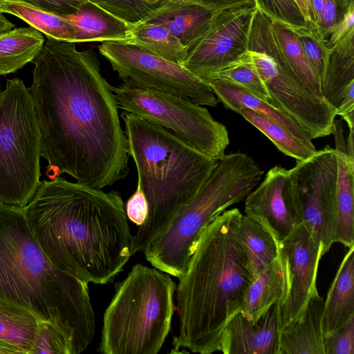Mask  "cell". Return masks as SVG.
I'll use <instances>...</instances> for the list:
<instances>
[{
    "label": "cell",
    "mask_w": 354,
    "mask_h": 354,
    "mask_svg": "<svg viewBox=\"0 0 354 354\" xmlns=\"http://www.w3.org/2000/svg\"><path fill=\"white\" fill-rule=\"evenodd\" d=\"M354 85V30L330 49L321 81L323 97L336 110Z\"/></svg>",
    "instance_id": "obj_22"
},
{
    "label": "cell",
    "mask_w": 354,
    "mask_h": 354,
    "mask_svg": "<svg viewBox=\"0 0 354 354\" xmlns=\"http://www.w3.org/2000/svg\"><path fill=\"white\" fill-rule=\"evenodd\" d=\"M244 210L279 242L303 222L288 170L278 165L271 168L259 186L248 194Z\"/></svg>",
    "instance_id": "obj_15"
},
{
    "label": "cell",
    "mask_w": 354,
    "mask_h": 354,
    "mask_svg": "<svg viewBox=\"0 0 354 354\" xmlns=\"http://www.w3.org/2000/svg\"><path fill=\"white\" fill-rule=\"evenodd\" d=\"M45 39L35 28H18L0 34V75L23 68L41 52Z\"/></svg>",
    "instance_id": "obj_23"
},
{
    "label": "cell",
    "mask_w": 354,
    "mask_h": 354,
    "mask_svg": "<svg viewBox=\"0 0 354 354\" xmlns=\"http://www.w3.org/2000/svg\"><path fill=\"white\" fill-rule=\"evenodd\" d=\"M38 321L28 311L0 299V339L29 354Z\"/></svg>",
    "instance_id": "obj_30"
},
{
    "label": "cell",
    "mask_w": 354,
    "mask_h": 354,
    "mask_svg": "<svg viewBox=\"0 0 354 354\" xmlns=\"http://www.w3.org/2000/svg\"><path fill=\"white\" fill-rule=\"evenodd\" d=\"M177 285L169 274L134 265L105 310L99 352L157 354L171 329Z\"/></svg>",
    "instance_id": "obj_7"
},
{
    "label": "cell",
    "mask_w": 354,
    "mask_h": 354,
    "mask_svg": "<svg viewBox=\"0 0 354 354\" xmlns=\"http://www.w3.org/2000/svg\"><path fill=\"white\" fill-rule=\"evenodd\" d=\"M283 327L280 299L255 322L239 312L222 333L219 351L225 354H279Z\"/></svg>",
    "instance_id": "obj_16"
},
{
    "label": "cell",
    "mask_w": 354,
    "mask_h": 354,
    "mask_svg": "<svg viewBox=\"0 0 354 354\" xmlns=\"http://www.w3.org/2000/svg\"><path fill=\"white\" fill-rule=\"evenodd\" d=\"M240 236L254 276L278 258L279 241L259 221L246 214H242L241 218Z\"/></svg>",
    "instance_id": "obj_27"
},
{
    "label": "cell",
    "mask_w": 354,
    "mask_h": 354,
    "mask_svg": "<svg viewBox=\"0 0 354 354\" xmlns=\"http://www.w3.org/2000/svg\"><path fill=\"white\" fill-rule=\"evenodd\" d=\"M29 354H75L71 339L48 322L39 321Z\"/></svg>",
    "instance_id": "obj_33"
},
{
    "label": "cell",
    "mask_w": 354,
    "mask_h": 354,
    "mask_svg": "<svg viewBox=\"0 0 354 354\" xmlns=\"http://www.w3.org/2000/svg\"><path fill=\"white\" fill-rule=\"evenodd\" d=\"M337 152L326 146L308 158L297 160L288 176L303 223L322 248L324 255L336 243Z\"/></svg>",
    "instance_id": "obj_12"
},
{
    "label": "cell",
    "mask_w": 354,
    "mask_h": 354,
    "mask_svg": "<svg viewBox=\"0 0 354 354\" xmlns=\"http://www.w3.org/2000/svg\"><path fill=\"white\" fill-rule=\"evenodd\" d=\"M122 81L112 86L119 109L165 128L212 158L220 160L225 155L228 131L206 108L129 79Z\"/></svg>",
    "instance_id": "obj_10"
},
{
    "label": "cell",
    "mask_w": 354,
    "mask_h": 354,
    "mask_svg": "<svg viewBox=\"0 0 354 354\" xmlns=\"http://www.w3.org/2000/svg\"><path fill=\"white\" fill-rule=\"evenodd\" d=\"M46 37L30 91L50 180L66 173L102 189L129 172L127 140L112 86L91 49Z\"/></svg>",
    "instance_id": "obj_1"
},
{
    "label": "cell",
    "mask_w": 354,
    "mask_h": 354,
    "mask_svg": "<svg viewBox=\"0 0 354 354\" xmlns=\"http://www.w3.org/2000/svg\"><path fill=\"white\" fill-rule=\"evenodd\" d=\"M283 291V271L279 256L268 268L254 276L249 285L240 312L249 320L257 321Z\"/></svg>",
    "instance_id": "obj_24"
},
{
    "label": "cell",
    "mask_w": 354,
    "mask_h": 354,
    "mask_svg": "<svg viewBox=\"0 0 354 354\" xmlns=\"http://www.w3.org/2000/svg\"><path fill=\"white\" fill-rule=\"evenodd\" d=\"M61 16L75 26V43L118 41L132 44L131 25L89 0L75 13Z\"/></svg>",
    "instance_id": "obj_21"
},
{
    "label": "cell",
    "mask_w": 354,
    "mask_h": 354,
    "mask_svg": "<svg viewBox=\"0 0 354 354\" xmlns=\"http://www.w3.org/2000/svg\"><path fill=\"white\" fill-rule=\"evenodd\" d=\"M98 50L122 80L129 79L201 106H216L218 102L207 82L136 44L102 41Z\"/></svg>",
    "instance_id": "obj_11"
},
{
    "label": "cell",
    "mask_w": 354,
    "mask_h": 354,
    "mask_svg": "<svg viewBox=\"0 0 354 354\" xmlns=\"http://www.w3.org/2000/svg\"><path fill=\"white\" fill-rule=\"evenodd\" d=\"M15 26L9 20H8L0 12V34L8 32Z\"/></svg>",
    "instance_id": "obj_45"
},
{
    "label": "cell",
    "mask_w": 354,
    "mask_h": 354,
    "mask_svg": "<svg viewBox=\"0 0 354 354\" xmlns=\"http://www.w3.org/2000/svg\"><path fill=\"white\" fill-rule=\"evenodd\" d=\"M338 174L336 192V242L354 246V160L337 151Z\"/></svg>",
    "instance_id": "obj_25"
},
{
    "label": "cell",
    "mask_w": 354,
    "mask_h": 354,
    "mask_svg": "<svg viewBox=\"0 0 354 354\" xmlns=\"http://www.w3.org/2000/svg\"><path fill=\"white\" fill-rule=\"evenodd\" d=\"M248 50L270 97L269 103L299 124L312 139L333 133L336 109L309 91L288 65L272 29V21L257 9Z\"/></svg>",
    "instance_id": "obj_9"
},
{
    "label": "cell",
    "mask_w": 354,
    "mask_h": 354,
    "mask_svg": "<svg viewBox=\"0 0 354 354\" xmlns=\"http://www.w3.org/2000/svg\"><path fill=\"white\" fill-rule=\"evenodd\" d=\"M319 32L325 39L342 21L349 6L354 3L351 0H324Z\"/></svg>",
    "instance_id": "obj_38"
},
{
    "label": "cell",
    "mask_w": 354,
    "mask_h": 354,
    "mask_svg": "<svg viewBox=\"0 0 354 354\" xmlns=\"http://www.w3.org/2000/svg\"><path fill=\"white\" fill-rule=\"evenodd\" d=\"M324 0H307L310 17V26L319 30Z\"/></svg>",
    "instance_id": "obj_43"
},
{
    "label": "cell",
    "mask_w": 354,
    "mask_h": 354,
    "mask_svg": "<svg viewBox=\"0 0 354 354\" xmlns=\"http://www.w3.org/2000/svg\"><path fill=\"white\" fill-rule=\"evenodd\" d=\"M256 11L254 5L219 10L205 32L187 49L183 66L206 82L239 59L248 50Z\"/></svg>",
    "instance_id": "obj_13"
},
{
    "label": "cell",
    "mask_w": 354,
    "mask_h": 354,
    "mask_svg": "<svg viewBox=\"0 0 354 354\" xmlns=\"http://www.w3.org/2000/svg\"><path fill=\"white\" fill-rule=\"evenodd\" d=\"M88 284L50 262L23 207L0 205V299L57 326L71 339L75 354L95 332Z\"/></svg>",
    "instance_id": "obj_4"
},
{
    "label": "cell",
    "mask_w": 354,
    "mask_h": 354,
    "mask_svg": "<svg viewBox=\"0 0 354 354\" xmlns=\"http://www.w3.org/2000/svg\"><path fill=\"white\" fill-rule=\"evenodd\" d=\"M283 271L281 305L283 326L299 319L312 297L318 294L317 275L324 256L321 245L301 223L279 242Z\"/></svg>",
    "instance_id": "obj_14"
},
{
    "label": "cell",
    "mask_w": 354,
    "mask_h": 354,
    "mask_svg": "<svg viewBox=\"0 0 354 354\" xmlns=\"http://www.w3.org/2000/svg\"><path fill=\"white\" fill-rule=\"evenodd\" d=\"M0 12L21 19L46 36L60 41L75 43V26L61 15L44 11L23 3L6 0L1 1Z\"/></svg>",
    "instance_id": "obj_28"
},
{
    "label": "cell",
    "mask_w": 354,
    "mask_h": 354,
    "mask_svg": "<svg viewBox=\"0 0 354 354\" xmlns=\"http://www.w3.org/2000/svg\"><path fill=\"white\" fill-rule=\"evenodd\" d=\"M218 11L190 0H162L146 21L163 25L188 49Z\"/></svg>",
    "instance_id": "obj_17"
},
{
    "label": "cell",
    "mask_w": 354,
    "mask_h": 354,
    "mask_svg": "<svg viewBox=\"0 0 354 354\" xmlns=\"http://www.w3.org/2000/svg\"><path fill=\"white\" fill-rule=\"evenodd\" d=\"M207 82L225 108L234 112L241 107L250 109L280 124L306 145L315 147L310 134L299 124L270 103L227 80L214 79Z\"/></svg>",
    "instance_id": "obj_20"
},
{
    "label": "cell",
    "mask_w": 354,
    "mask_h": 354,
    "mask_svg": "<svg viewBox=\"0 0 354 354\" xmlns=\"http://www.w3.org/2000/svg\"><path fill=\"white\" fill-rule=\"evenodd\" d=\"M258 10L292 29L309 26L295 0H254Z\"/></svg>",
    "instance_id": "obj_35"
},
{
    "label": "cell",
    "mask_w": 354,
    "mask_h": 354,
    "mask_svg": "<svg viewBox=\"0 0 354 354\" xmlns=\"http://www.w3.org/2000/svg\"><path fill=\"white\" fill-rule=\"evenodd\" d=\"M351 1H353V0H351Z\"/></svg>",
    "instance_id": "obj_49"
},
{
    "label": "cell",
    "mask_w": 354,
    "mask_h": 354,
    "mask_svg": "<svg viewBox=\"0 0 354 354\" xmlns=\"http://www.w3.org/2000/svg\"><path fill=\"white\" fill-rule=\"evenodd\" d=\"M236 113L241 115L247 121L268 137L277 148L285 155L303 161L312 155L317 149L292 136L280 124L263 117L248 108L241 107Z\"/></svg>",
    "instance_id": "obj_31"
},
{
    "label": "cell",
    "mask_w": 354,
    "mask_h": 354,
    "mask_svg": "<svg viewBox=\"0 0 354 354\" xmlns=\"http://www.w3.org/2000/svg\"><path fill=\"white\" fill-rule=\"evenodd\" d=\"M238 208L225 210L202 232L176 286L178 333L174 351L212 354L222 333L240 312L254 277L240 236Z\"/></svg>",
    "instance_id": "obj_3"
},
{
    "label": "cell",
    "mask_w": 354,
    "mask_h": 354,
    "mask_svg": "<svg viewBox=\"0 0 354 354\" xmlns=\"http://www.w3.org/2000/svg\"><path fill=\"white\" fill-rule=\"evenodd\" d=\"M272 29L292 73L309 91L324 98L320 80L308 61L297 35L290 27L277 21H272Z\"/></svg>",
    "instance_id": "obj_29"
},
{
    "label": "cell",
    "mask_w": 354,
    "mask_h": 354,
    "mask_svg": "<svg viewBox=\"0 0 354 354\" xmlns=\"http://www.w3.org/2000/svg\"><path fill=\"white\" fill-rule=\"evenodd\" d=\"M108 12L133 25L145 21L158 5L145 0H89Z\"/></svg>",
    "instance_id": "obj_36"
},
{
    "label": "cell",
    "mask_w": 354,
    "mask_h": 354,
    "mask_svg": "<svg viewBox=\"0 0 354 354\" xmlns=\"http://www.w3.org/2000/svg\"><path fill=\"white\" fill-rule=\"evenodd\" d=\"M0 354H21V353L12 344L0 339Z\"/></svg>",
    "instance_id": "obj_44"
},
{
    "label": "cell",
    "mask_w": 354,
    "mask_h": 354,
    "mask_svg": "<svg viewBox=\"0 0 354 354\" xmlns=\"http://www.w3.org/2000/svg\"><path fill=\"white\" fill-rule=\"evenodd\" d=\"M354 30V3L349 6L342 21L326 39V46L330 49L348 33Z\"/></svg>",
    "instance_id": "obj_41"
},
{
    "label": "cell",
    "mask_w": 354,
    "mask_h": 354,
    "mask_svg": "<svg viewBox=\"0 0 354 354\" xmlns=\"http://www.w3.org/2000/svg\"><path fill=\"white\" fill-rule=\"evenodd\" d=\"M292 30L297 35L308 61L321 82L330 52L326 39L318 29L310 25Z\"/></svg>",
    "instance_id": "obj_34"
},
{
    "label": "cell",
    "mask_w": 354,
    "mask_h": 354,
    "mask_svg": "<svg viewBox=\"0 0 354 354\" xmlns=\"http://www.w3.org/2000/svg\"><path fill=\"white\" fill-rule=\"evenodd\" d=\"M23 3L57 15L75 13L88 0H6Z\"/></svg>",
    "instance_id": "obj_39"
},
{
    "label": "cell",
    "mask_w": 354,
    "mask_h": 354,
    "mask_svg": "<svg viewBox=\"0 0 354 354\" xmlns=\"http://www.w3.org/2000/svg\"><path fill=\"white\" fill-rule=\"evenodd\" d=\"M24 211L39 245L59 270L86 283L113 281L131 256L120 192L59 176L42 180Z\"/></svg>",
    "instance_id": "obj_2"
},
{
    "label": "cell",
    "mask_w": 354,
    "mask_h": 354,
    "mask_svg": "<svg viewBox=\"0 0 354 354\" xmlns=\"http://www.w3.org/2000/svg\"><path fill=\"white\" fill-rule=\"evenodd\" d=\"M147 3L153 5H158L162 0H145Z\"/></svg>",
    "instance_id": "obj_47"
},
{
    "label": "cell",
    "mask_w": 354,
    "mask_h": 354,
    "mask_svg": "<svg viewBox=\"0 0 354 354\" xmlns=\"http://www.w3.org/2000/svg\"><path fill=\"white\" fill-rule=\"evenodd\" d=\"M131 35L132 44L183 66L187 49L163 25L149 21H141L131 25Z\"/></svg>",
    "instance_id": "obj_26"
},
{
    "label": "cell",
    "mask_w": 354,
    "mask_h": 354,
    "mask_svg": "<svg viewBox=\"0 0 354 354\" xmlns=\"http://www.w3.org/2000/svg\"><path fill=\"white\" fill-rule=\"evenodd\" d=\"M41 140L30 88L17 78L0 93V205L24 207L40 184Z\"/></svg>",
    "instance_id": "obj_8"
},
{
    "label": "cell",
    "mask_w": 354,
    "mask_h": 354,
    "mask_svg": "<svg viewBox=\"0 0 354 354\" xmlns=\"http://www.w3.org/2000/svg\"><path fill=\"white\" fill-rule=\"evenodd\" d=\"M295 1H296L297 3L298 4L299 8L301 9V12H302L303 15L304 16L305 19L310 24V17H309L307 0H295Z\"/></svg>",
    "instance_id": "obj_46"
},
{
    "label": "cell",
    "mask_w": 354,
    "mask_h": 354,
    "mask_svg": "<svg viewBox=\"0 0 354 354\" xmlns=\"http://www.w3.org/2000/svg\"><path fill=\"white\" fill-rule=\"evenodd\" d=\"M1 1H2V0H0V3H1Z\"/></svg>",
    "instance_id": "obj_48"
},
{
    "label": "cell",
    "mask_w": 354,
    "mask_h": 354,
    "mask_svg": "<svg viewBox=\"0 0 354 354\" xmlns=\"http://www.w3.org/2000/svg\"><path fill=\"white\" fill-rule=\"evenodd\" d=\"M201 5L221 10L243 6L254 5V0H190ZM255 6V5H254Z\"/></svg>",
    "instance_id": "obj_42"
},
{
    "label": "cell",
    "mask_w": 354,
    "mask_h": 354,
    "mask_svg": "<svg viewBox=\"0 0 354 354\" xmlns=\"http://www.w3.org/2000/svg\"><path fill=\"white\" fill-rule=\"evenodd\" d=\"M354 318V246L342 259L324 302L322 329L324 337Z\"/></svg>",
    "instance_id": "obj_18"
},
{
    "label": "cell",
    "mask_w": 354,
    "mask_h": 354,
    "mask_svg": "<svg viewBox=\"0 0 354 354\" xmlns=\"http://www.w3.org/2000/svg\"><path fill=\"white\" fill-rule=\"evenodd\" d=\"M324 354H354V318L324 337Z\"/></svg>",
    "instance_id": "obj_37"
},
{
    "label": "cell",
    "mask_w": 354,
    "mask_h": 354,
    "mask_svg": "<svg viewBox=\"0 0 354 354\" xmlns=\"http://www.w3.org/2000/svg\"><path fill=\"white\" fill-rule=\"evenodd\" d=\"M214 79L230 82L269 102V95L254 66L248 50L236 61L212 74L206 82Z\"/></svg>",
    "instance_id": "obj_32"
},
{
    "label": "cell",
    "mask_w": 354,
    "mask_h": 354,
    "mask_svg": "<svg viewBox=\"0 0 354 354\" xmlns=\"http://www.w3.org/2000/svg\"><path fill=\"white\" fill-rule=\"evenodd\" d=\"M125 212L127 218L137 227L142 225L147 218L148 203L138 182L135 192L126 203Z\"/></svg>",
    "instance_id": "obj_40"
},
{
    "label": "cell",
    "mask_w": 354,
    "mask_h": 354,
    "mask_svg": "<svg viewBox=\"0 0 354 354\" xmlns=\"http://www.w3.org/2000/svg\"><path fill=\"white\" fill-rule=\"evenodd\" d=\"M263 171L245 153L225 154L203 187L147 243L150 264L176 278L184 274L203 230L259 183Z\"/></svg>",
    "instance_id": "obj_6"
},
{
    "label": "cell",
    "mask_w": 354,
    "mask_h": 354,
    "mask_svg": "<svg viewBox=\"0 0 354 354\" xmlns=\"http://www.w3.org/2000/svg\"><path fill=\"white\" fill-rule=\"evenodd\" d=\"M324 302L319 293L315 295L309 300L302 316L283 327L279 354H324L322 329Z\"/></svg>",
    "instance_id": "obj_19"
},
{
    "label": "cell",
    "mask_w": 354,
    "mask_h": 354,
    "mask_svg": "<svg viewBox=\"0 0 354 354\" xmlns=\"http://www.w3.org/2000/svg\"><path fill=\"white\" fill-rule=\"evenodd\" d=\"M128 154L138 171V182L147 199L145 222L132 236L131 255L143 251L148 241L210 177L218 160L185 142L169 131L124 111Z\"/></svg>",
    "instance_id": "obj_5"
}]
</instances>
